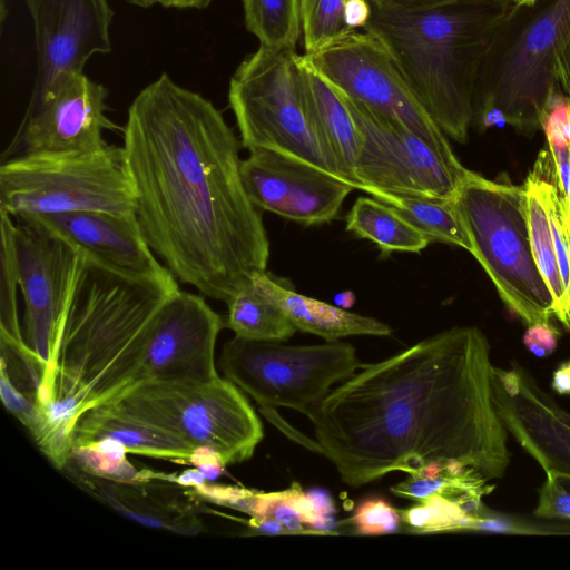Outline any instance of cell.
<instances>
[{
  "label": "cell",
  "instance_id": "1",
  "mask_svg": "<svg viewBox=\"0 0 570 570\" xmlns=\"http://www.w3.org/2000/svg\"><path fill=\"white\" fill-rule=\"evenodd\" d=\"M122 131L147 244L176 279L227 303L269 257L234 130L213 102L163 73L135 97Z\"/></svg>",
  "mask_w": 570,
  "mask_h": 570
},
{
  "label": "cell",
  "instance_id": "2",
  "mask_svg": "<svg viewBox=\"0 0 570 570\" xmlns=\"http://www.w3.org/2000/svg\"><path fill=\"white\" fill-rule=\"evenodd\" d=\"M492 370L489 342L475 326L365 364L308 415L321 454L354 488L396 471L420 476L450 461L500 479L510 452Z\"/></svg>",
  "mask_w": 570,
  "mask_h": 570
},
{
  "label": "cell",
  "instance_id": "3",
  "mask_svg": "<svg viewBox=\"0 0 570 570\" xmlns=\"http://www.w3.org/2000/svg\"><path fill=\"white\" fill-rule=\"evenodd\" d=\"M179 291L176 277L132 279L85 258L36 394L30 433L57 469L68 462L79 416L137 384L155 316Z\"/></svg>",
  "mask_w": 570,
  "mask_h": 570
},
{
  "label": "cell",
  "instance_id": "4",
  "mask_svg": "<svg viewBox=\"0 0 570 570\" xmlns=\"http://www.w3.org/2000/svg\"><path fill=\"white\" fill-rule=\"evenodd\" d=\"M511 4L459 0L405 11L373 0L363 30L386 47L444 135L465 144L481 71Z\"/></svg>",
  "mask_w": 570,
  "mask_h": 570
},
{
  "label": "cell",
  "instance_id": "5",
  "mask_svg": "<svg viewBox=\"0 0 570 570\" xmlns=\"http://www.w3.org/2000/svg\"><path fill=\"white\" fill-rule=\"evenodd\" d=\"M569 39L570 0L512 3L481 71L472 126L541 130L547 102L559 88L554 58Z\"/></svg>",
  "mask_w": 570,
  "mask_h": 570
},
{
  "label": "cell",
  "instance_id": "6",
  "mask_svg": "<svg viewBox=\"0 0 570 570\" xmlns=\"http://www.w3.org/2000/svg\"><path fill=\"white\" fill-rule=\"evenodd\" d=\"M454 202L471 254L505 306L527 325L550 322L553 299L532 254L524 186L470 171Z\"/></svg>",
  "mask_w": 570,
  "mask_h": 570
},
{
  "label": "cell",
  "instance_id": "7",
  "mask_svg": "<svg viewBox=\"0 0 570 570\" xmlns=\"http://www.w3.org/2000/svg\"><path fill=\"white\" fill-rule=\"evenodd\" d=\"M0 210L11 217L72 212L136 215L122 147L20 154L0 167Z\"/></svg>",
  "mask_w": 570,
  "mask_h": 570
},
{
  "label": "cell",
  "instance_id": "8",
  "mask_svg": "<svg viewBox=\"0 0 570 570\" xmlns=\"http://www.w3.org/2000/svg\"><path fill=\"white\" fill-rule=\"evenodd\" d=\"M228 102L244 148L279 151L335 175L315 130L296 49L259 46L232 76Z\"/></svg>",
  "mask_w": 570,
  "mask_h": 570
},
{
  "label": "cell",
  "instance_id": "9",
  "mask_svg": "<svg viewBox=\"0 0 570 570\" xmlns=\"http://www.w3.org/2000/svg\"><path fill=\"white\" fill-rule=\"evenodd\" d=\"M194 449H210L225 465L253 456L263 426L243 391L226 377L208 382L142 381L109 402Z\"/></svg>",
  "mask_w": 570,
  "mask_h": 570
},
{
  "label": "cell",
  "instance_id": "10",
  "mask_svg": "<svg viewBox=\"0 0 570 570\" xmlns=\"http://www.w3.org/2000/svg\"><path fill=\"white\" fill-rule=\"evenodd\" d=\"M224 376L259 407H289L308 416L331 393L365 364L350 343L283 345L234 336L223 347Z\"/></svg>",
  "mask_w": 570,
  "mask_h": 570
},
{
  "label": "cell",
  "instance_id": "11",
  "mask_svg": "<svg viewBox=\"0 0 570 570\" xmlns=\"http://www.w3.org/2000/svg\"><path fill=\"white\" fill-rule=\"evenodd\" d=\"M342 95L361 137L355 165L361 190L439 199L456 197L471 170L452 149H443L400 120Z\"/></svg>",
  "mask_w": 570,
  "mask_h": 570
},
{
  "label": "cell",
  "instance_id": "12",
  "mask_svg": "<svg viewBox=\"0 0 570 570\" xmlns=\"http://www.w3.org/2000/svg\"><path fill=\"white\" fill-rule=\"evenodd\" d=\"M304 55L346 97L400 120L443 149H452L386 47L372 33L357 31Z\"/></svg>",
  "mask_w": 570,
  "mask_h": 570
},
{
  "label": "cell",
  "instance_id": "13",
  "mask_svg": "<svg viewBox=\"0 0 570 570\" xmlns=\"http://www.w3.org/2000/svg\"><path fill=\"white\" fill-rule=\"evenodd\" d=\"M16 220L14 247L24 303L26 341L45 373L85 257L40 225L28 219Z\"/></svg>",
  "mask_w": 570,
  "mask_h": 570
},
{
  "label": "cell",
  "instance_id": "14",
  "mask_svg": "<svg viewBox=\"0 0 570 570\" xmlns=\"http://www.w3.org/2000/svg\"><path fill=\"white\" fill-rule=\"evenodd\" d=\"M240 175L255 207L306 226L333 220L355 189L312 164L262 148L249 150Z\"/></svg>",
  "mask_w": 570,
  "mask_h": 570
},
{
  "label": "cell",
  "instance_id": "15",
  "mask_svg": "<svg viewBox=\"0 0 570 570\" xmlns=\"http://www.w3.org/2000/svg\"><path fill=\"white\" fill-rule=\"evenodd\" d=\"M107 89L83 72L58 78L30 102L19 130L22 154L97 151L109 144L105 130L119 127L106 115Z\"/></svg>",
  "mask_w": 570,
  "mask_h": 570
},
{
  "label": "cell",
  "instance_id": "16",
  "mask_svg": "<svg viewBox=\"0 0 570 570\" xmlns=\"http://www.w3.org/2000/svg\"><path fill=\"white\" fill-rule=\"evenodd\" d=\"M225 321L199 295L179 291L157 312L138 382L218 377L215 346Z\"/></svg>",
  "mask_w": 570,
  "mask_h": 570
},
{
  "label": "cell",
  "instance_id": "17",
  "mask_svg": "<svg viewBox=\"0 0 570 570\" xmlns=\"http://www.w3.org/2000/svg\"><path fill=\"white\" fill-rule=\"evenodd\" d=\"M35 31L38 73L30 102L61 76L83 72L96 53L111 51L108 0H26Z\"/></svg>",
  "mask_w": 570,
  "mask_h": 570
},
{
  "label": "cell",
  "instance_id": "18",
  "mask_svg": "<svg viewBox=\"0 0 570 570\" xmlns=\"http://www.w3.org/2000/svg\"><path fill=\"white\" fill-rule=\"evenodd\" d=\"M492 393L505 430L543 471L570 475V413L519 364L493 366Z\"/></svg>",
  "mask_w": 570,
  "mask_h": 570
},
{
  "label": "cell",
  "instance_id": "19",
  "mask_svg": "<svg viewBox=\"0 0 570 570\" xmlns=\"http://www.w3.org/2000/svg\"><path fill=\"white\" fill-rule=\"evenodd\" d=\"M59 236L87 261L124 277L160 281L175 277L147 244L136 215L72 212L14 217Z\"/></svg>",
  "mask_w": 570,
  "mask_h": 570
},
{
  "label": "cell",
  "instance_id": "20",
  "mask_svg": "<svg viewBox=\"0 0 570 570\" xmlns=\"http://www.w3.org/2000/svg\"><path fill=\"white\" fill-rule=\"evenodd\" d=\"M67 470L91 494L132 520L184 534L202 530L190 501L185 500L188 497H181L170 487L150 479L116 482Z\"/></svg>",
  "mask_w": 570,
  "mask_h": 570
},
{
  "label": "cell",
  "instance_id": "21",
  "mask_svg": "<svg viewBox=\"0 0 570 570\" xmlns=\"http://www.w3.org/2000/svg\"><path fill=\"white\" fill-rule=\"evenodd\" d=\"M110 439L128 453L189 464L195 449L176 435L106 403L82 413L71 435V448Z\"/></svg>",
  "mask_w": 570,
  "mask_h": 570
},
{
  "label": "cell",
  "instance_id": "22",
  "mask_svg": "<svg viewBox=\"0 0 570 570\" xmlns=\"http://www.w3.org/2000/svg\"><path fill=\"white\" fill-rule=\"evenodd\" d=\"M315 130L333 173L360 189L355 165L361 137L343 95L302 55Z\"/></svg>",
  "mask_w": 570,
  "mask_h": 570
},
{
  "label": "cell",
  "instance_id": "23",
  "mask_svg": "<svg viewBox=\"0 0 570 570\" xmlns=\"http://www.w3.org/2000/svg\"><path fill=\"white\" fill-rule=\"evenodd\" d=\"M253 283L284 311L296 330L320 336L326 342L354 335L392 334V328L387 324L299 294L283 286L266 271L257 273Z\"/></svg>",
  "mask_w": 570,
  "mask_h": 570
},
{
  "label": "cell",
  "instance_id": "24",
  "mask_svg": "<svg viewBox=\"0 0 570 570\" xmlns=\"http://www.w3.org/2000/svg\"><path fill=\"white\" fill-rule=\"evenodd\" d=\"M346 230L392 252L420 253L431 243L394 208L374 197H358L346 215Z\"/></svg>",
  "mask_w": 570,
  "mask_h": 570
},
{
  "label": "cell",
  "instance_id": "25",
  "mask_svg": "<svg viewBox=\"0 0 570 570\" xmlns=\"http://www.w3.org/2000/svg\"><path fill=\"white\" fill-rule=\"evenodd\" d=\"M366 193L394 208L430 242L459 246L471 253L472 245L454 199L425 198L382 190Z\"/></svg>",
  "mask_w": 570,
  "mask_h": 570
},
{
  "label": "cell",
  "instance_id": "26",
  "mask_svg": "<svg viewBox=\"0 0 570 570\" xmlns=\"http://www.w3.org/2000/svg\"><path fill=\"white\" fill-rule=\"evenodd\" d=\"M373 0H301L303 46L306 55L364 29Z\"/></svg>",
  "mask_w": 570,
  "mask_h": 570
},
{
  "label": "cell",
  "instance_id": "27",
  "mask_svg": "<svg viewBox=\"0 0 570 570\" xmlns=\"http://www.w3.org/2000/svg\"><path fill=\"white\" fill-rule=\"evenodd\" d=\"M225 326L235 336L252 341L284 342L297 331L284 311L263 294L253 281L227 303Z\"/></svg>",
  "mask_w": 570,
  "mask_h": 570
},
{
  "label": "cell",
  "instance_id": "28",
  "mask_svg": "<svg viewBox=\"0 0 570 570\" xmlns=\"http://www.w3.org/2000/svg\"><path fill=\"white\" fill-rule=\"evenodd\" d=\"M527 179L537 188L548 213L567 298L566 318L562 324L570 332V202L557 185L548 149L539 153Z\"/></svg>",
  "mask_w": 570,
  "mask_h": 570
},
{
  "label": "cell",
  "instance_id": "29",
  "mask_svg": "<svg viewBox=\"0 0 570 570\" xmlns=\"http://www.w3.org/2000/svg\"><path fill=\"white\" fill-rule=\"evenodd\" d=\"M479 472L470 469L461 474H452L444 470L435 476H409L391 488V491L401 498L421 501L432 495H442L460 504L471 518L481 515L485 507L482 498L493 490Z\"/></svg>",
  "mask_w": 570,
  "mask_h": 570
},
{
  "label": "cell",
  "instance_id": "30",
  "mask_svg": "<svg viewBox=\"0 0 570 570\" xmlns=\"http://www.w3.org/2000/svg\"><path fill=\"white\" fill-rule=\"evenodd\" d=\"M246 29L259 46L296 48L302 35L301 0H242Z\"/></svg>",
  "mask_w": 570,
  "mask_h": 570
},
{
  "label": "cell",
  "instance_id": "31",
  "mask_svg": "<svg viewBox=\"0 0 570 570\" xmlns=\"http://www.w3.org/2000/svg\"><path fill=\"white\" fill-rule=\"evenodd\" d=\"M527 210L531 248L539 272L544 279L552 299L554 316L563 323L567 298L557 262L553 238L544 204L533 184L525 179Z\"/></svg>",
  "mask_w": 570,
  "mask_h": 570
},
{
  "label": "cell",
  "instance_id": "32",
  "mask_svg": "<svg viewBox=\"0 0 570 570\" xmlns=\"http://www.w3.org/2000/svg\"><path fill=\"white\" fill-rule=\"evenodd\" d=\"M126 449L118 442L105 439L72 446L65 469L116 482L151 479L153 472L137 471L127 459Z\"/></svg>",
  "mask_w": 570,
  "mask_h": 570
},
{
  "label": "cell",
  "instance_id": "33",
  "mask_svg": "<svg viewBox=\"0 0 570 570\" xmlns=\"http://www.w3.org/2000/svg\"><path fill=\"white\" fill-rule=\"evenodd\" d=\"M1 216L0 338L22 343L18 318V268L14 247V223L9 214Z\"/></svg>",
  "mask_w": 570,
  "mask_h": 570
},
{
  "label": "cell",
  "instance_id": "34",
  "mask_svg": "<svg viewBox=\"0 0 570 570\" xmlns=\"http://www.w3.org/2000/svg\"><path fill=\"white\" fill-rule=\"evenodd\" d=\"M401 520L416 533L462 531L471 519L460 504L442 495L417 501L406 510H400Z\"/></svg>",
  "mask_w": 570,
  "mask_h": 570
},
{
  "label": "cell",
  "instance_id": "35",
  "mask_svg": "<svg viewBox=\"0 0 570 570\" xmlns=\"http://www.w3.org/2000/svg\"><path fill=\"white\" fill-rule=\"evenodd\" d=\"M401 522L400 510L383 499H368L362 502L352 518V523L364 535L395 532Z\"/></svg>",
  "mask_w": 570,
  "mask_h": 570
},
{
  "label": "cell",
  "instance_id": "36",
  "mask_svg": "<svg viewBox=\"0 0 570 570\" xmlns=\"http://www.w3.org/2000/svg\"><path fill=\"white\" fill-rule=\"evenodd\" d=\"M534 515L570 520L569 474L546 472V480L539 489V500Z\"/></svg>",
  "mask_w": 570,
  "mask_h": 570
},
{
  "label": "cell",
  "instance_id": "37",
  "mask_svg": "<svg viewBox=\"0 0 570 570\" xmlns=\"http://www.w3.org/2000/svg\"><path fill=\"white\" fill-rule=\"evenodd\" d=\"M204 500L224 505L248 514L250 518L259 517L263 502V492L237 487L207 485L205 483L194 488Z\"/></svg>",
  "mask_w": 570,
  "mask_h": 570
},
{
  "label": "cell",
  "instance_id": "38",
  "mask_svg": "<svg viewBox=\"0 0 570 570\" xmlns=\"http://www.w3.org/2000/svg\"><path fill=\"white\" fill-rule=\"evenodd\" d=\"M261 517H269L281 521L293 534H323L308 529L294 509L288 494V489L277 492H263Z\"/></svg>",
  "mask_w": 570,
  "mask_h": 570
},
{
  "label": "cell",
  "instance_id": "39",
  "mask_svg": "<svg viewBox=\"0 0 570 570\" xmlns=\"http://www.w3.org/2000/svg\"><path fill=\"white\" fill-rule=\"evenodd\" d=\"M0 395L7 410L12 413L31 433L38 421V406L35 400L21 392L0 368Z\"/></svg>",
  "mask_w": 570,
  "mask_h": 570
},
{
  "label": "cell",
  "instance_id": "40",
  "mask_svg": "<svg viewBox=\"0 0 570 570\" xmlns=\"http://www.w3.org/2000/svg\"><path fill=\"white\" fill-rule=\"evenodd\" d=\"M559 331L550 322L528 325L523 335V344L538 357H547L552 354L558 345Z\"/></svg>",
  "mask_w": 570,
  "mask_h": 570
},
{
  "label": "cell",
  "instance_id": "41",
  "mask_svg": "<svg viewBox=\"0 0 570 570\" xmlns=\"http://www.w3.org/2000/svg\"><path fill=\"white\" fill-rule=\"evenodd\" d=\"M465 530L487 531L498 533H538L540 531L527 524L490 511H485L476 518H471Z\"/></svg>",
  "mask_w": 570,
  "mask_h": 570
},
{
  "label": "cell",
  "instance_id": "42",
  "mask_svg": "<svg viewBox=\"0 0 570 570\" xmlns=\"http://www.w3.org/2000/svg\"><path fill=\"white\" fill-rule=\"evenodd\" d=\"M548 150L557 185L570 202V145L563 147L548 145Z\"/></svg>",
  "mask_w": 570,
  "mask_h": 570
},
{
  "label": "cell",
  "instance_id": "43",
  "mask_svg": "<svg viewBox=\"0 0 570 570\" xmlns=\"http://www.w3.org/2000/svg\"><path fill=\"white\" fill-rule=\"evenodd\" d=\"M553 75L558 87L570 101V39L554 58Z\"/></svg>",
  "mask_w": 570,
  "mask_h": 570
},
{
  "label": "cell",
  "instance_id": "44",
  "mask_svg": "<svg viewBox=\"0 0 570 570\" xmlns=\"http://www.w3.org/2000/svg\"><path fill=\"white\" fill-rule=\"evenodd\" d=\"M261 412L277 428H279L286 435L301 443L302 445L308 448L312 451L321 453V448L316 442L311 439H307L305 435L292 429L287 423H285L279 415L275 412V409L272 407H259Z\"/></svg>",
  "mask_w": 570,
  "mask_h": 570
},
{
  "label": "cell",
  "instance_id": "45",
  "mask_svg": "<svg viewBox=\"0 0 570 570\" xmlns=\"http://www.w3.org/2000/svg\"><path fill=\"white\" fill-rule=\"evenodd\" d=\"M380 4L396 10H423L453 3L459 0H375Z\"/></svg>",
  "mask_w": 570,
  "mask_h": 570
},
{
  "label": "cell",
  "instance_id": "46",
  "mask_svg": "<svg viewBox=\"0 0 570 570\" xmlns=\"http://www.w3.org/2000/svg\"><path fill=\"white\" fill-rule=\"evenodd\" d=\"M248 528L253 533L272 534V535H287L293 534L281 521L269 518H250Z\"/></svg>",
  "mask_w": 570,
  "mask_h": 570
},
{
  "label": "cell",
  "instance_id": "47",
  "mask_svg": "<svg viewBox=\"0 0 570 570\" xmlns=\"http://www.w3.org/2000/svg\"><path fill=\"white\" fill-rule=\"evenodd\" d=\"M551 386L558 394L570 395V360L553 372Z\"/></svg>",
  "mask_w": 570,
  "mask_h": 570
},
{
  "label": "cell",
  "instance_id": "48",
  "mask_svg": "<svg viewBox=\"0 0 570 570\" xmlns=\"http://www.w3.org/2000/svg\"><path fill=\"white\" fill-rule=\"evenodd\" d=\"M314 502L317 511L324 517H331L335 511V507L331 497L322 490H313L307 493Z\"/></svg>",
  "mask_w": 570,
  "mask_h": 570
},
{
  "label": "cell",
  "instance_id": "49",
  "mask_svg": "<svg viewBox=\"0 0 570 570\" xmlns=\"http://www.w3.org/2000/svg\"><path fill=\"white\" fill-rule=\"evenodd\" d=\"M212 0H157V3L167 8L178 9H204L209 6Z\"/></svg>",
  "mask_w": 570,
  "mask_h": 570
},
{
  "label": "cell",
  "instance_id": "50",
  "mask_svg": "<svg viewBox=\"0 0 570 570\" xmlns=\"http://www.w3.org/2000/svg\"><path fill=\"white\" fill-rule=\"evenodd\" d=\"M334 303L336 306L348 309L355 303V295L351 291H344L334 296Z\"/></svg>",
  "mask_w": 570,
  "mask_h": 570
},
{
  "label": "cell",
  "instance_id": "51",
  "mask_svg": "<svg viewBox=\"0 0 570 570\" xmlns=\"http://www.w3.org/2000/svg\"><path fill=\"white\" fill-rule=\"evenodd\" d=\"M127 2L141 8H149L157 3V0H126Z\"/></svg>",
  "mask_w": 570,
  "mask_h": 570
},
{
  "label": "cell",
  "instance_id": "52",
  "mask_svg": "<svg viewBox=\"0 0 570 570\" xmlns=\"http://www.w3.org/2000/svg\"><path fill=\"white\" fill-rule=\"evenodd\" d=\"M537 0H512V3L515 6H529L535 2Z\"/></svg>",
  "mask_w": 570,
  "mask_h": 570
},
{
  "label": "cell",
  "instance_id": "53",
  "mask_svg": "<svg viewBox=\"0 0 570 570\" xmlns=\"http://www.w3.org/2000/svg\"><path fill=\"white\" fill-rule=\"evenodd\" d=\"M501 1L512 3V0H501Z\"/></svg>",
  "mask_w": 570,
  "mask_h": 570
}]
</instances>
